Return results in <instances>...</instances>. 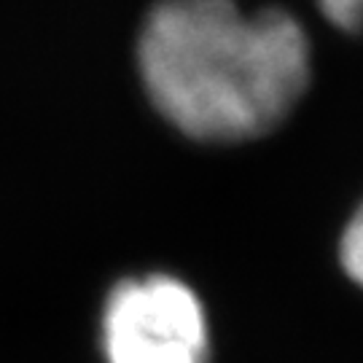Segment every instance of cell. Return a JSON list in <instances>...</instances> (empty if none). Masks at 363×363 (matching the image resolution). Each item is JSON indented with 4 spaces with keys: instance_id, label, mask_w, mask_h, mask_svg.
<instances>
[{
    "instance_id": "cell-2",
    "label": "cell",
    "mask_w": 363,
    "mask_h": 363,
    "mask_svg": "<svg viewBox=\"0 0 363 363\" xmlns=\"http://www.w3.org/2000/svg\"><path fill=\"white\" fill-rule=\"evenodd\" d=\"M100 347L108 363H208L205 304L181 277H127L105 298Z\"/></svg>"
},
{
    "instance_id": "cell-3",
    "label": "cell",
    "mask_w": 363,
    "mask_h": 363,
    "mask_svg": "<svg viewBox=\"0 0 363 363\" xmlns=\"http://www.w3.org/2000/svg\"><path fill=\"white\" fill-rule=\"evenodd\" d=\"M339 264L358 288H363V202L345 223L339 237Z\"/></svg>"
},
{
    "instance_id": "cell-1",
    "label": "cell",
    "mask_w": 363,
    "mask_h": 363,
    "mask_svg": "<svg viewBox=\"0 0 363 363\" xmlns=\"http://www.w3.org/2000/svg\"><path fill=\"white\" fill-rule=\"evenodd\" d=\"M138 73L156 113L199 143H245L286 121L312 81L296 13L237 0H156L138 33Z\"/></svg>"
},
{
    "instance_id": "cell-4",
    "label": "cell",
    "mask_w": 363,
    "mask_h": 363,
    "mask_svg": "<svg viewBox=\"0 0 363 363\" xmlns=\"http://www.w3.org/2000/svg\"><path fill=\"white\" fill-rule=\"evenodd\" d=\"M325 19L339 30H361L363 27V0H315Z\"/></svg>"
}]
</instances>
